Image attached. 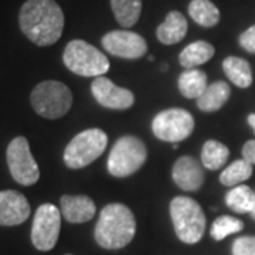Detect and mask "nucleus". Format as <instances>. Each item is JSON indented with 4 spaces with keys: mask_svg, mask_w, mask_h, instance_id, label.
Here are the masks:
<instances>
[{
    "mask_svg": "<svg viewBox=\"0 0 255 255\" xmlns=\"http://www.w3.org/2000/svg\"><path fill=\"white\" fill-rule=\"evenodd\" d=\"M64 13L55 0H26L18 11V26L38 47L55 44L64 30Z\"/></svg>",
    "mask_w": 255,
    "mask_h": 255,
    "instance_id": "1",
    "label": "nucleus"
},
{
    "mask_svg": "<svg viewBox=\"0 0 255 255\" xmlns=\"http://www.w3.org/2000/svg\"><path fill=\"white\" fill-rule=\"evenodd\" d=\"M135 233L136 220L130 209L121 203H111L101 211L94 237L105 250H121L133 240Z\"/></svg>",
    "mask_w": 255,
    "mask_h": 255,
    "instance_id": "2",
    "label": "nucleus"
},
{
    "mask_svg": "<svg viewBox=\"0 0 255 255\" xmlns=\"http://www.w3.org/2000/svg\"><path fill=\"white\" fill-rule=\"evenodd\" d=\"M170 217L174 233L184 244L199 243L206 231V214L196 200L177 196L170 201Z\"/></svg>",
    "mask_w": 255,
    "mask_h": 255,
    "instance_id": "3",
    "label": "nucleus"
},
{
    "mask_svg": "<svg viewBox=\"0 0 255 255\" xmlns=\"http://www.w3.org/2000/svg\"><path fill=\"white\" fill-rule=\"evenodd\" d=\"M30 104L40 117L60 119L73 107L71 90L60 81H43L37 84L30 95Z\"/></svg>",
    "mask_w": 255,
    "mask_h": 255,
    "instance_id": "4",
    "label": "nucleus"
},
{
    "mask_svg": "<svg viewBox=\"0 0 255 255\" xmlns=\"http://www.w3.org/2000/svg\"><path fill=\"white\" fill-rule=\"evenodd\" d=\"M64 65L81 77H102L110 71V60L98 48L84 41H70L63 53Z\"/></svg>",
    "mask_w": 255,
    "mask_h": 255,
    "instance_id": "5",
    "label": "nucleus"
},
{
    "mask_svg": "<svg viewBox=\"0 0 255 255\" xmlns=\"http://www.w3.org/2000/svg\"><path fill=\"white\" fill-rule=\"evenodd\" d=\"M147 157L145 143L136 136L119 137L108 156V172L115 177H128L136 173Z\"/></svg>",
    "mask_w": 255,
    "mask_h": 255,
    "instance_id": "6",
    "label": "nucleus"
},
{
    "mask_svg": "<svg viewBox=\"0 0 255 255\" xmlns=\"http://www.w3.org/2000/svg\"><path fill=\"white\" fill-rule=\"evenodd\" d=\"M108 145V136L101 129H87L75 135L64 150V163L70 169H82L100 157Z\"/></svg>",
    "mask_w": 255,
    "mask_h": 255,
    "instance_id": "7",
    "label": "nucleus"
},
{
    "mask_svg": "<svg viewBox=\"0 0 255 255\" xmlns=\"http://www.w3.org/2000/svg\"><path fill=\"white\" fill-rule=\"evenodd\" d=\"M6 160L11 177L21 186H33L40 179V169L24 136L14 137L7 146Z\"/></svg>",
    "mask_w": 255,
    "mask_h": 255,
    "instance_id": "8",
    "label": "nucleus"
},
{
    "mask_svg": "<svg viewBox=\"0 0 255 255\" xmlns=\"http://www.w3.org/2000/svg\"><path fill=\"white\" fill-rule=\"evenodd\" d=\"M61 211L51 203L36 210L31 226V243L38 251H51L58 241L61 230Z\"/></svg>",
    "mask_w": 255,
    "mask_h": 255,
    "instance_id": "9",
    "label": "nucleus"
},
{
    "mask_svg": "<svg viewBox=\"0 0 255 255\" xmlns=\"http://www.w3.org/2000/svg\"><path fill=\"white\" fill-rule=\"evenodd\" d=\"M193 129L194 118L190 112L180 108L162 111L152 122V130L155 136L163 142H182L190 136Z\"/></svg>",
    "mask_w": 255,
    "mask_h": 255,
    "instance_id": "10",
    "label": "nucleus"
},
{
    "mask_svg": "<svg viewBox=\"0 0 255 255\" xmlns=\"http://www.w3.org/2000/svg\"><path fill=\"white\" fill-rule=\"evenodd\" d=\"M101 43L110 54L127 60H137L147 53L145 38L129 30L110 31L102 37Z\"/></svg>",
    "mask_w": 255,
    "mask_h": 255,
    "instance_id": "11",
    "label": "nucleus"
},
{
    "mask_svg": "<svg viewBox=\"0 0 255 255\" xmlns=\"http://www.w3.org/2000/svg\"><path fill=\"white\" fill-rule=\"evenodd\" d=\"M91 92L97 102L108 110H129L135 102V95L132 92L127 88H121L115 85L104 75L97 77L92 81Z\"/></svg>",
    "mask_w": 255,
    "mask_h": 255,
    "instance_id": "12",
    "label": "nucleus"
},
{
    "mask_svg": "<svg viewBox=\"0 0 255 255\" xmlns=\"http://www.w3.org/2000/svg\"><path fill=\"white\" fill-rule=\"evenodd\" d=\"M31 207L24 194L16 190L0 191V226L14 227L30 217Z\"/></svg>",
    "mask_w": 255,
    "mask_h": 255,
    "instance_id": "13",
    "label": "nucleus"
},
{
    "mask_svg": "<svg viewBox=\"0 0 255 255\" xmlns=\"http://www.w3.org/2000/svg\"><path fill=\"white\" fill-rule=\"evenodd\" d=\"M172 177L184 191L200 190L204 183V172L200 163L191 156H182L176 160L172 169Z\"/></svg>",
    "mask_w": 255,
    "mask_h": 255,
    "instance_id": "14",
    "label": "nucleus"
},
{
    "mask_svg": "<svg viewBox=\"0 0 255 255\" xmlns=\"http://www.w3.org/2000/svg\"><path fill=\"white\" fill-rule=\"evenodd\" d=\"M61 214L71 224H81L94 219L97 207L88 196H70L64 194L60 199Z\"/></svg>",
    "mask_w": 255,
    "mask_h": 255,
    "instance_id": "15",
    "label": "nucleus"
},
{
    "mask_svg": "<svg viewBox=\"0 0 255 255\" xmlns=\"http://www.w3.org/2000/svg\"><path fill=\"white\" fill-rule=\"evenodd\" d=\"M187 20L180 11L172 10L167 13L164 21L156 30L157 40L164 46H173L180 43L187 34Z\"/></svg>",
    "mask_w": 255,
    "mask_h": 255,
    "instance_id": "16",
    "label": "nucleus"
},
{
    "mask_svg": "<svg viewBox=\"0 0 255 255\" xmlns=\"http://www.w3.org/2000/svg\"><path fill=\"white\" fill-rule=\"evenodd\" d=\"M207 90V75L201 70L190 68L179 77V91L187 100H199Z\"/></svg>",
    "mask_w": 255,
    "mask_h": 255,
    "instance_id": "17",
    "label": "nucleus"
},
{
    "mask_svg": "<svg viewBox=\"0 0 255 255\" xmlns=\"http://www.w3.org/2000/svg\"><path fill=\"white\" fill-rule=\"evenodd\" d=\"M230 95H231V90L227 82H214L207 87V90L197 100V107L203 112H216L227 102Z\"/></svg>",
    "mask_w": 255,
    "mask_h": 255,
    "instance_id": "18",
    "label": "nucleus"
},
{
    "mask_svg": "<svg viewBox=\"0 0 255 255\" xmlns=\"http://www.w3.org/2000/svg\"><path fill=\"white\" fill-rule=\"evenodd\" d=\"M214 53H216V50L210 43L199 40V41L190 43L189 46L183 48V51L179 55V61H180L182 67L190 70V68L207 63L209 60L213 58Z\"/></svg>",
    "mask_w": 255,
    "mask_h": 255,
    "instance_id": "19",
    "label": "nucleus"
},
{
    "mask_svg": "<svg viewBox=\"0 0 255 255\" xmlns=\"http://www.w3.org/2000/svg\"><path fill=\"white\" fill-rule=\"evenodd\" d=\"M223 70L228 80L240 88H248L253 84L251 65L244 58L227 57L223 61Z\"/></svg>",
    "mask_w": 255,
    "mask_h": 255,
    "instance_id": "20",
    "label": "nucleus"
},
{
    "mask_svg": "<svg viewBox=\"0 0 255 255\" xmlns=\"http://www.w3.org/2000/svg\"><path fill=\"white\" fill-rule=\"evenodd\" d=\"M111 9L122 27H133L142 13V0H111Z\"/></svg>",
    "mask_w": 255,
    "mask_h": 255,
    "instance_id": "21",
    "label": "nucleus"
},
{
    "mask_svg": "<svg viewBox=\"0 0 255 255\" xmlns=\"http://www.w3.org/2000/svg\"><path fill=\"white\" fill-rule=\"evenodd\" d=\"M189 14L201 27H214L220 21L219 7L210 0H191Z\"/></svg>",
    "mask_w": 255,
    "mask_h": 255,
    "instance_id": "22",
    "label": "nucleus"
},
{
    "mask_svg": "<svg viewBox=\"0 0 255 255\" xmlns=\"http://www.w3.org/2000/svg\"><path fill=\"white\" fill-rule=\"evenodd\" d=\"M226 204L234 213L250 214L254 207V190L246 184L236 186L226 194Z\"/></svg>",
    "mask_w": 255,
    "mask_h": 255,
    "instance_id": "23",
    "label": "nucleus"
},
{
    "mask_svg": "<svg viewBox=\"0 0 255 255\" xmlns=\"http://www.w3.org/2000/svg\"><path fill=\"white\" fill-rule=\"evenodd\" d=\"M230 150L217 140H207L201 149V163L209 170H217L227 162Z\"/></svg>",
    "mask_w": 255,
    "mask_h": 255,
    "instance_id": "24",
    "label": "nucleus"
},
{
    "mask_svg": "<svg viewBox=\"0 0 255 255\" xmlns=\"http://www.w3.org/2000/svg\"><path fill=\"white\" fill-rule=\"evenodd\" d=\"M253 174V164L248 163L246 159H240L226 167L220 174V182L221 184L233 187L240 186L243 182L248 180Z\"/></svg>",
    "mask_w": 255,
    "mask_h": 255,
    "instance_id": "25",
    "label": "nucleus"
},
{
    "mask_svg": "<svg viewBox=\"0 0 255 255\" xmlns=\"http://www.w3.org/2000/svg\"><path fill=\"white\" fill-rule=\"evenodd\" d=\"M243 228H244V223L240 219H236L233 216H220L219 219L214 220L210 234L213 240L221 241L231 234L243 231Z\"/></svg>",
    "mask_w": 255,
    "mask_h": 255,
    "instance_id": "26",
    "label": "nucleus"
},
{
    "mask_svg": "<svg viewBox=\"0 0 255 255\" xmlns=\"http://www.w3.org/2000/svg\"><path fill=\"white\" fill-rule=\"evenodd\" d=\"M233 255H255V236L237 238L233 243Z\"/></svg>",
    "mask_w": 255,
    "mask_h": 255,
    "instance_id": "27",
    "label": "nucleus"
},
{
    "mask_svg": "<svg viewBox=\"0 0 255 255\" xmlns=\"http://www.w3.org/2000/svg\"><path fill=\"white\" fill-rule=\"evenodd\" d=\"M238 43L247 53L255 54V24L250 28H247L244 33H241V36L238 38Z\"/></svg>",
    "mask_w": 255,
    "mask_h": 255,
    "instance_id": "28",
    "label": "nucleus"
},
{
    "mask_svg": "<svg viewBox=\"0 0 255 255\" xmlns=\"http://www.w3.org/2000/svg\"><path fill=\"white\" fill-rule=\"evenodd\" d=\"M243 159H246L248 163L255 164V140H248L243 146Z\"/></svg>",
    "mask_w": 255,
    "mask_h": 255,
    "instance_id": "29",
    "label": "nucleus"
},
{
    "mask_svg": "<svg viewBox=\"0 0 255 255\" xmlns=\"http://www.w3.org/2000/svg\"><path fill=\"white\" fill-rule=\"evenodd\" d=\"M248 124H250V127L253 128V130H254L255 133V114H251V115L248 117Z\"/></svg>",
    "mask_w": 255,
    "mask_h": 255,
    "instance_id": "30",
    "label": "nucleus"
},
{
    "mask_svg": "<svg viewBox=\"0 0 255 255\" xmlns=\"http://www.w3.org/2000/svg\"><path fill=\"white\" fill-rule=\"evenodd\" d=\"M250 214H251L253 220H255V191H254V207H253V211H251Z\"/></svg>",
    "mask_w": 255,
    "mask_h": 255,
    "instance_id": "31",
    "label": "nucleus"
},
{
    "mask_svg": "<svg viewBox=\"0 0 255 255\" xmlns=\"http://www.w3.org/2000/svg\"><path fill=\"white\" fill-rule=\"evenodd\" d=\"M65 255H73V254H65Z\"/></svg>",
    "mask_w": 255,
    "mask_h": 255,
    "instance_id": "32",
    "label": "nucleus"
}]
</instances>
